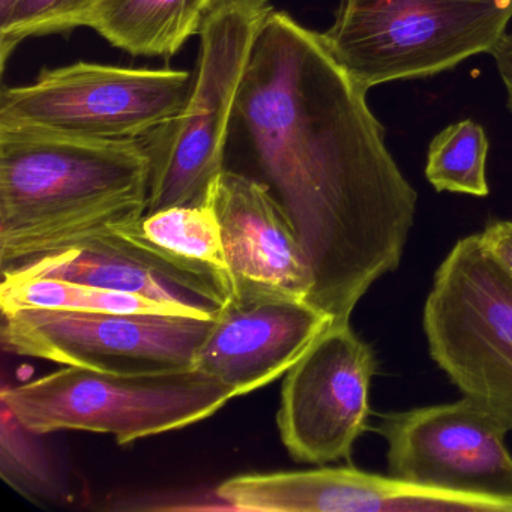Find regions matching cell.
Returning <instances> with one entry per match:
<instances>
[{"label":"cell","mask_w":512,"mask_h":512,"mask_svg":"<svg viewBox=\"0 0 512 512\" xmlns=\"http://www.w3.org/2000/svg\"><path fill=\"white\" fill-rule=\"evenodd\" d=\"M490 143L481 125L466 119L440 131L428 148L425 176L434 190L487 197Z\"/></svg>","instance_id":"19"},{"label":"cell","mask_w":512,"mask_h":512,"mask_svg":"<svg viewBox=\"0 0 512 512\" xmlns=\"http://www.w3.org/2000/svg\"><path fill=\"white\" fill-rule=\"evenodd\" d=\"M59 278L145 296L217 319L229 296L215 281L170 265L119 232L103 233L20 263L2 277Z\"/></svg>","instance_id":"14"},{"label":"cell","mask_w":512,"mask_h":512,"mask_svg":"<svg viewBox=\"0 0 512 512\" xmlns=\"http://www.w3.org/2000/svg\"><path fill=\"white\" fill-rule=\"evenodd\" d=\"M214 0H100L88 28L134 56L172 58L194 35Z\"/></svg>","instance_id":"15"},{"label":"cell","mask_w":512,"mask_h":512,"mask_svg":"<svg viewBox=\"0 0 512 512\" xmlns=\"http://www.w3.org/2000/svg\"><path fill=\"white\" fill-rule=\"evenodd\" d=\"M511 19L512 4L500 0H341L322 37L338 64L370 91L490 53Z\"/></svg>","instance_id":"5"},{"label":"cell","mask_w":512,"mask_h":512,"mask_svg":"<svg viewBox=\"0 0 512 512\" xmlns=\"http://www.w3.org/2000/svg\"><path fill=\"white\" fill-rule=\"evenodd\" d=\"M374 431L388 446V475L431 490L512 505L508 430L469 398L386 413Z\"/></svg>","instance_id":"9"},{"label":"cell","mask_w":512,"mask_h":512,"mask_svg":"<svg viewBox=\"0 0 512 512\" xmlns=\"http://www.w3.org/2000/svg\"><path fill=\"white\" fill-rule=\"evenodd\" d=\"M490 55L496 62L497 71L506 89L508 97V109L512 113V32L505 34L496 46L491 50Z\"/></svg>","instance_id":"22"},{"label":"cell","mask_w":512,"mask_h":512,"mask_svg":"<svg viewBox=\"0 0 512 512\" xmlns=\"http://www.w3.org/2000/svg\"><path fill=\"white\" fill-rule=\"evenodd\" d=\"M143 140H95L0 125V271L140 220Z\"/></svg>","instance_id":"2"},{"label":"cell","mask_w":512,"mask_h":512,"mask_svg":"<svg viewBox=\"0 0 512 512\" xmlns=\"http://www.w3.org/2000/svg\"><path fill=\"white\" fill-rule=\"evenodd\" d=\"M116 229L170 265L215 281L232 296L220 221L211 205L161 209Z\"/></svg>","instance_id":"16"},{"label":"cell","mask_w":512,"mask_h":512,"mask_svg":"<svg viewBox=\"0 0 512 512\" xmlns=\"http://www.w3.org/2000/svg\"><path fill=\"white\" fill-rule=\"evenodd\" d=\"M272 11L269 0H214L200 28L187 103L172 121L142 139L151 157L145 214L209 205L215 182L226 169L242 80Z\"/></svg>","instance_id":"3"},{"label":"cell","mask_w":512,"mask_h":512,"mask_svg":"<svg viewBox=\"0 0 512 512\" xmlns=\"http://www.w3.org/2000/svg\"><path fill=\"white\" fill-rule=\"evenodd\" d=\"M0 476L17 493L34 502L59 503L68 499V488L53 460L44 433L23 424L0 401Z\"/></svg>","instance_id":"18"},{"label":"cell","mask_w":512,"mask_h":512,"mask_svg":"<svg viewBox=\"0 0 512 512\" xmlns=\"http://www.w3.org/2000/svg\"><path fill=\"white\" fill-rule=\"evenodd\" d=\"M373 347L350 322L332 323L286 373L277 413L281 442L299 463L349 460L368 430Z\"/></svg>","instance_id":"10"},{"label":"cell","mask_w":512,"mask_h":512,"mask_svg":"<svg viewBox=\"0 0 512 512\" xmlns=\"http://www.w3.org/2000/svg\"><path fill=\"white\" fill-rule=\"evenodd\" d=\"M209 205L220 221L233 301L307 299L313 275L289 217L268 185L224 169ZM229 299V301H230Z\"/></svg>","instance_id":"12"},{"label":"cell","mask_w":512,"mask_h":512,"mask_svg":"<svg viewBox=\"0 0 512 512\" xmlns=\"http://www.w3.org/2000/svg\"><path fill=\"white\" fill-rule=\"evenodd\" d=\"M367 92L322 34L274 10L227 139L226 157L241 155L283 206L313 275L308 301L334 323L350 322L371 286L400 268L418 208Z\"/></svg>","instance_id":"1"},{"label":"cell","mask_w":512,"mask_h":512,"mask_svg":"<svg viewBox=\"0 0 512 512\" xmlns=\"http://www.w3.org/2000/svg\"><path fill=\"white\" fill-rule=\"evenodd\" d=\"M232 398L230 386L197 367L119 374L68 365L0 392L38 433L113 434L121 445L208 419Z\"/></svg>","instance_id":"4"},{"label":"cell","mask_w":512,"mask_h":512,"mask_svg":"<svg viewBox=\"0 0 512 512\" xmlns=\"http://www.w3.org/2000/svg\"><path fill=\"white\" fill-rule=\"evenodd\" d=\"M215 496L227 508L257 512H512L511 503L446 493L352 466L248 473Z\"/></svg>","instance_id":"11"},{"label":"cell","mask_w":512,"mask_h":512,"mask_svg":"<svg viewBox=\"0 0 512 512\" xmlns=\"http://www.w3.org/2000/svg\"><path fill=\"white\" fill-rule=\"evenodd\" d=\"M500 2H509V4H512V0H500Z\"/></svg>","instance_id":"24"},{"label":"cell","mask_w":512,"mask_h":512,"mask_svg":"<svg viewBox=\"0 0 512 512\" xmlns=\"http://www.w3.org/2000/svg\"><path fill=\"white\" fill-rule=\"evenodd\" d=\"M422 328L437 367L512 431V275L481 233L458 239L440 263Z\"/></svg>","instance_id":"6"},{"label":"cell","mask_w":512,"mask_h":512,"mask_svg":"<svg viewBox=\"0 0 512 512\" xmlns=\"http://www.w3.org/2000/svg\"><path fill=\"white\" fill-rule=\"evenodd\" d=\"M2 311L37 310L86 311V313L172 314L191 316L184 308L164 304L133 293L104 289L92 284L59 278L2 277ZM194 317V316H191Z\"/></svg>","instance_id":"17"},{"label":"cell","mask_w":512,"mask_h":512,"mask_svg":"<svg viewBox=\"0 0 512 512\" xmlns=\"http://www.w3.org/2000/svg\"><path fill=\"white\" fill-rule=\"evenodd\" d=\"M215 319L172 314L2 311L7 352L71 367L133 374L194 367Z\"/></svg>","instance_id":"8"},{"label":"cell","mask_w":512,"mask_h":512,"mask_svg":"<svg viewBox=\"0 0 512 512\" xmlns=\"http://www.w3.org/2000/svg\"><path fill=\"white\" fill-rule=\"evenodd\" d=\"M334 323L307 299L227 301L197 352L194 367L217 377L235 397L286 374Z\"/></svg>","instance_id":"13"},{"label":"cell","mask_w":512,"mask_h":512,"mask_svg":"<svg viewBox=\"0 0 512 512\" xmlns=\"http://www.w3.org/2000/svg\"><path fill=\"white\" fill-rule=\"evenodd\" d=\"M100 0H17L13 10L0 20V61L7 64L22 41L50 34H67L88 28Z\"/></svg>","instance_id":"20"},{"label":"cell","mask_w":512,"mask_h":512,"mask_svg":"<svg viewBox=\"0 0 512 512\" xmlns=\"http://www.w3.org/2000/svg\"><path fill=\"white\" fill-rule=\"evenodd\" d=\"M481 236L485 247L512 275V221H493L485 226Z\"/></svg>","instance_id":"21"},{"label":"cell","mask_w":512,"mask_h":512,"mask_svg":"<svg viewBox=\"0 0 512 512\" xmlns=\"http://www.w3.org/2000/svg\"><path fill=\"white\" fill-rule=\"evenodd\" d=\"M187 71L79 64L4 88L0 125L95 140H140L172 121L190 95Z\"/></svg>","instance_id":"7"},{"label":"cell","mask_w":512,"mask_h":512,"mask_svg":"<svg viewBox=\"0 0 512 512\" xmlns=\"http://www.w3.org/2000/svg\"><path fill=\"white\" fill-rule=\"evenodd\" d=\"M16 2L17 0H0V20L5 19L10 14Z\"/></svg>","instance_id":"23"}]
</instances>
